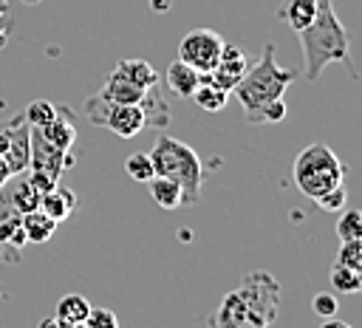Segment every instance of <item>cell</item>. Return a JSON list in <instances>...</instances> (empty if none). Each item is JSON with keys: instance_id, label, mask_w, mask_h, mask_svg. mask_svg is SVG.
Listing matches in <instances>:
<instances>
[{"instance_id": "1", "label": "cell", "mask_w": 362, "mask_h": 328, "mask_svg": "<svg viewBox=\"0 0 362 328\" xmlns=\"http://www.w3.org/2000/svg\"><path fill=\"white\" fill-rule=\"evenodd\" d=\"M280 311V283L269 271H249L218 308L206 317L204 328H272Z\"/></svg>"}, {"instance_id": "2", "label": "cell", "mask_w": 362, "mask_h": 328, "mask_svg": "<svg viewBox=\"0 0 362 328\" xmlns=\"http://www.w3.org/2000/svg\"><path fill=\"white\" fill-rule=\"evenodd\" d=\"M297 37H300L303 57H305V79L314 82L328 62H342L351 79H356V68L351 65V57H348L351 37L345 25L339 23V17L334 14V0H320L317 17L311 20V25L297 31Z\"/></svg>"}, {"instance_id": "3", "label": "cell", "mask_w": 362, "mask_h": 328, "mask_svg": "<svg viewBox=\"0 0 362 328\" xmlns=\"http://www.w3.org/2000/svg\"><path fill=\"white\" fill-rule=\"evenodd\" d=\"M294 79H297V71L280 68V65L274 62V45L266 42L260 59H257L255 65H249V71H246V74L240 76V82L232 88L235 99H238L240 107H243L246 122H249V124H260V113H263L272 102L283 99L286 88H288Z\"/></svg>"}, {"instance_id": "4", "label": "cell", "mask_w": 362, "mask_h": 328, "mask_svg": "<svg viewBox=\"0 0 362 328\" xmlns=\"http://www.w3.org/2000/svg\"><path fill=\"white\" fill-rule=\"evenodd\" d=\"M150 161H153L156 175H164L181 187L184 204H198L201 189H204V161L187 141L173 139V136H158L153 141Z\"/></svg>"}, {"instance_id": "5", "label": "cell", "mask_w": 362, "mask_h": 328, "mask_svg": "<svg viewBox=\"0 0 362 328\" xmlns=\"http://www.w3.org/2000/svg\"><path fill=\"white\" fill-rule=\"evenodd\" d=\"M291 175H294V184L297 189L311 198V201H320L325 192L342 187V178H345V164L337 158V153L328 147V144H308L297 158H294V167H291Z\"/></svg>"}, {"instance_id": "6", "label": "cell", "mask_w": 362, "mask_h": 328, "mask_svg": "<svg viewBox=\"0 0 362 328\" xmlns=\"http://www.w3.org/2000/svg\"><path fill=\"white\" fill-rule=\"evenodd\" d=\"M28 139H31V150H28L25 175L34 184V189L42 195V192H48V189H54L59 184V175L71 164V156H68V150H59L51 141H45L37 127H31Z\"/></svg>"}, {"instance_id": "7", "label": "cell", "mask_w": 362, "mask_h": 328, "mask_svg": "<svg viewBox=\"0 0 362 328\" xmlns=\"http://www.w3.org/2000/svg\"><path fill=\"white\" fill-rule=\"evenodd\" d=\"M85 110H88L90 124L105 127V130L116 133L119 139H133L147 127V116H144L141 105H116V102H107L105 96H99V90L93 96H88Z\"/></svg>"}, {"instance_id": "8", "label": "cell", "mask_w": 362, "mask_h": 328, "mask_svg": "<svg viewBox=\"0 0 362 328\" xmlns=\"http://www.w3.org/2000/svg\"><path fill=\"white\" fill-rule=\"evenodd\" d=\"M223 37L212 28H192L181 37L178 42V59L187 62L189 68H195L198 74H209L223 51Z\"/></svg>"}, {"instance_id": "9", "label": "cell", "mask_w": 362, "mask_h": 328, "mask_svg": "<svg viewBox=\"0 0 362 328\" xmlns=\"http://www.w3.org/2000/svg\"><path fill=\"white\" fill-rule=\"evenodd\" d=\"M246 71H249V59H246V54H243L238 45H223L218 65H215L206 76H209L215 85H221L223 90L232 93V88L240 82V76H243Z\"/></svg>"}, {"instance_id": "10", "label": "cell", "mask_w": 362, "mask_h": 328, "mask_svg": "<svg viewBox=\"0 0 362 328\" xmlns=\"http://www.w3.org/2000/svg\"><path fill=\"white\" fill-rule=\"evenodd\" d=\"M42 133L45 141H51L54 147L59 150H71L74 141H76V124H74V113L68 107H57V116L45 124V127H37Z\"/></svg>"}, {"instance_id": "11", "label": "cell", "mask_w": 362, "mask_h": 328, "mask_svg": "<svg viewBox=\"0 0 362 328\" xmlns=\"http://www.w3.org/2000/svg\"><path fill=\"white\" fill-rule=\"evenodd\" d=\"M113 76L127 79V82H133V85H139V88H144V90L158 88V74H156V68H153L147 59H139V57H124V59H119L116 68H113Z\"/></svg>"}, {"instance_id": "12", "label": "cell", "mask_w": 362, "mask_h": 328, "mask_svg": "<svg viewBox=\"0 0 362 328\" xmlns=\"http://www.w3.org/2000/svg\"><path fill=\"white\" fill-rule=\"evenodd\" d=\"M40 212H45L51 221H65L74 209H76V192L74 189H68V187H54V189H48V192H42L40 195V206H37Z\"/></svg>"}, {"instance_id": "13", "label": "cell", "mask_w": 362, "mask_h": 328, "mask_svg": "<svg viewBox=\"0 0 362 328\" xmlns=\"http://www.w3.org/2000/svg\"><path fill=\"white\" fill-rule=\"evenodd\" d=\"M164 82H167V88L175 93V96H181V99H189L192 93H195V88H198V82H201V74L195 71V68H189L187 62H181L178 57L167 65V74H164Z\"/></svg>"}, {"instance_id": "14", "label": "cell", "mask_w": 362, "mask_h": 328, "mask_svg": "<svg viewBox=\"0 0 362 328\" xmlns=\"http://www.w3.org/2000/svg\"><path fill=\"white\" fill-rule=\"evenodd\" d=\"M6 192H8V198H11V204H14V209H17L20 215L34 212V209L40 206V192L34 189V184L28 181L25 172L11 175V178L6 181Z\"/></svg>"}, {"instance_id": "15", "label": "cell", "mask_w": 362, "mask_h": 328, "mask_svg": "<svg viewBox=\"0 0 362 328\" xmlns=\"http://www.w3.org/2000/svg\"><path fill=\"white\" fill-rule=\"evenodd\" d=\"M99 96H105L107 102H116V105H141L147 90L127 82V79H119V76H107V82L99 88Z\"/></svg>"}, {"instance_id": "16", "label": "cell", "mask_w": 362, "mask_h": 328, "mask_svg": "<svg viewBox=\"0 0 362 328\" xmlns=\"http://www.w3.org/2000/svg\"><path fill=\"white\" fill-rule=\"evenodd\" d=\"M317 3L320 0H283V6L277 8V14H280V20L291 31H303L317 17Z\"/></svg>"}, {"instance_id": "17", "label": "cell", "mask_w": 362, "mask_h": 328, "mask_svg": "<svg viewBox=\"0 0 362 328\" xmlns=\"http://www.w3.org/2000/svg\"><path fill=\"white\" fill-rule=\"evenodd\" d=\"M201 110H209V113H218V110H223L226 107V102H229V90H223L221 85H215L206 74H201V82H198V88H195V93L189 96Z\"/></svg>"}, {"instance_id": "18", "label": "cell", "mask_w": 362, "mask_h": 328, "mask_svg": "<svg viewBox=\"0 0 362 328\" xmlns=\"http://www.w3.org/2000/svg\"><path fill=\"white\" fill-rule=\"evenodd\" d=\"M147 189H150V198H153L164 212H173V209H178V206L184 204L181 187H178L175 181L164 178V175H153V178L147 181Z\"/></svg>"}, {"instance_id": "19", "label": "cell", "mask_w": 362, "mask_h": 328, "mask_svg": "<svg viewBox=\"0 0 362 328\" xmlns=\"http://www.w3.org/2000/svg\"><path fill=\"white\" fill-rule=\"evenodd\" d=\"M23 232H25V240L28 243H48L51 235L57 232V221H51L45 212L34 209V212H25L23 218Z\"/></svg>"}, {"instance_id": "20", "label": "cell", "mask_w": 362, "mask_h": 328, "mask_svg": "<svg viewBox=\"0 0 362 328\" xmlns=\"http://www.w3.org/2000/svg\"><path fill=\"white\" fill-rule=\"evenodd\" d=\"M88 311H90V303H88L82 294H65V297H59V303H57L54 320H59V322H65V325H82V320L88 317Z\"/></svg>"}, {"instance_id": "21", "label": "cell", "mask_w": 362, "mask_h": 328, "mask_svg": "<svg viewBox=\"0 0 362 328\" xmlns=\"http://www.w3.org/2000/svg\"><path fill=\"white\" fill-rule=\"evenodd\" d=\"M328 283H331L339 294H356V291L362 288V271L334 263L331 271H328Z\"/></svg>"}, {"instance_id": "22", "label": "cell", "mask_w": 362, "mask_h": 328, "mask_svg": "<svg viewBox=\"0 0 362 328\" xmlns=\"http://www.w3.org/2000/svg\"><path fill=\"white\" fill-rule=\"evenodd\" d=\"M54 116H57V105L48 102V99H31L23 110V119H25L28 127H45Z\"/></svg>"}, {"instance_id": "23", "label": "cell", "mask_w": 362, "mask_h": 328, "mask_svg": "<svg viewBox=\"0 0 362 328\" xmlns=\"http://www.w3.org/2000/svg\"><path fill=\"white\" fill-rule=\"evenodd\" d=\"M124 172L133 178V181H139V184H147L153 175H156V170H153V161H150V153H130L127 158H124Z\"/></svg>"}, {"instance_id": "24", "label": "cell", "mask_w": 362, "mask_h": 328, "mask_svg": "<svg viewBox=\"0 0 362 328\" xmlns=\"http://www.w3.org/2000/svg\"><path fill=\"white\" fill-rule=\"evenodd\" d=\"M337 235L342 240H362V212L359 209H345L337 218Z\"/></svg>"}, {"instance_id": "25", "label": "cell", "mask_w": 362, "mask_h": 328, "mask_svg": "<svg viewBox=\"0 0 362 328\" xmlns=\"http://www.w3.org/2000/svg\"><path fill=\"white\" fill-rule=\"evenodd\" d=\"M339 266H348V269H356L362 271V240H342L339 243V252H337V260Z\"/></svg>"}, {"instance_id": "26", "label": "cell", "mask_w": 362, "mask_h": 328, "mask_svg": "<svg viewBox=\"0 0 362 328\" xmlns=\"http://www.w3.org/2000/svg\"><path fill=\"white\" fill-rule=\"evenodd\" d=\"M82 328H119V317L110 308H90L82 320Z\"/></svg>"}, {"instance_id": "27", "label": "cell", "mask_w": 362, "mask_h": 328, "mask_svg": "<svg viewBox=\"0 0 362 328\" xmlns=\"http://www.w3.org/2000/svg\"><path fill=\"white\" fill-rule=\"evenodd\" d=\"M337 308H339V303H337V297H334L331 291H317V294L311 297V311H314L317 317H322V320L337 317Z\"/></svg>"}, {"instance_id": "28", "label": "cell", "mask_w": 362, "mask_h": 328, "mask_svg": "<svg viewBox=\"0 0 362 328\" xmlns=\"http://www.w3.org/2000/svg\"><path fill=\"white\" fill-rule=\"evenodd\" d=\"M345 201H348V192H345V187H337V189L325 192V195L317 201V206H320V209H325V212H339V209L345 206Z\"/></svg>"}, {"instance_id": "29", "label": "cell", "mask_w": 362, "mask_h": 328, "mask_svg": "<svg viewBox=\"0 0 362 328\" xmlns=\"http://www.w3.org/2000/svg\"><path fill=\"white\" fill-rule=\"evenodd\" d=\"M320 328H354V325H348L345 320H337V317H328V320H325V322H322Z\"/></svg>"}, {"instance_id": "30", "label": "cell", "mask_w": 362, "mask_h": 328, "mask_svg": "<svg viewBox=\"0 0 362 328\" xmlns=\"http://www.w3.org/2000/svg\"><path fill=\"white\" fill-rule=\"evenodd\" d=\"M40 328H82V325H65V322H59V320H42Z\"/></svg>"}, {"instance_id": "31", "label": "cell", "mask_w": 362, "mask_h": 328, "mask_svg": "<svg viewBox=\"0 0 362 328\" xmlns=\"http://www.w3.org/2000/svg\"><path fill=\"white\" fill-rule=\"evenodd\" d=\"M23 3H40V0H23Z\"/></svg>"}, {"instance_id": "32", "label": "cell", "mask_w": 362, "mask_h": 328, "mask_svg": "<svg viewBox=\"0 0 362 328\" xmlns=\"http://www.w3.org/2000/svg\"><path fill=\"white\" fill-rule=\"evenodd\" d=\"M0 294H3V288H0Z\"/></svg>"}]
</instances>
